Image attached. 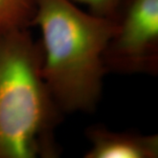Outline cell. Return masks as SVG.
Wrapping results in <instances>:
<instances>
[{
	"label": "cell",
	"mask_w": 158,
	"mask_h": 158,
	"mask_svg": "<svg viewBox=\"0 0 158 158\" xmlns=\"http://www.w3.org/2000/svg\"><path fill=\"white\" fill-rule=\"evenodd\" d=\"M32 27L41 33V77L58 108L63 114L94 112L108 73L104 54L118 22L71 0H38Z\"/></svg>",
	"instance_id": "6da1fadb"
},
{
	"label": "cell",
	"mask_w": 158,
	"mask_h": 158,
	"mask_svg": "<svg viewBox=\"0 0 158 158\" xmlns=\"http://www.w3.org/2000/svg\"><path fill=\"white\" fill-rule=\"evenodd\" d=\"M43 50L29 29L0 32V158H56L63 113L41 77Z\"/></svg>",
	"instance_id": "7a4b0ae2"
},
{
	"label": "cell",
	"mask_w": 158,
	"mask_h": 158,
	"mask_svg": "<svg viewBox=\"0 0 158 158\" xmlns=\"http://www.w3.org/2000/svg\"><path fill=\"white\" fill-rule=\"evenodd\" d=\"M104 54L107 72H158V0H127Z\"/></svg>",
	"instance_id": "3957f363"
},
{
	"label": "cell",
	"mask_w": 158,
	"mask_h": 158,
	"mask_svg": "<svg viewBox=\"0 0 158 158\" xmlns=\"http://www.w3.org/2000/svg\"><path fill=\"white\" fill-rule=\"evenodd\" d=\"M90 148L85 158H157L158 135L134 131L118 132L102 125L85 130Z\"/></svg>",
	"instance_id": "277c9868"
},
{
	"label": "cell",
	"mask_w": 158,
	"mask_h": 158,
	"mask_svg": "<svg viewBox=\"0 0 158 158\" xmlns=\"http://www.w3.org/2000/svg\"><path fill=\"white\" fill-rule=\"evenodd\" d=\"M38 0H0V32L32 27Z\"/></svg>",
	"instance_id": "5b68a950"
},
{
	"label": "cell",
	"mask_w": 158,
	"mask_h": 158,
	"mask_svg": "<svg viewBox=\"0 0 158 158\" xmlns=\"http://www.w3.org/2000/svg\"><path fill=\"white\" fill-rule=\"evenodd\" d=\"M88 8V11L98 17L118 20L127 0H71Z\"/></svg>",
	"instance_id": "8992f818"
}]
</instances>
